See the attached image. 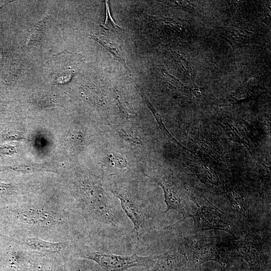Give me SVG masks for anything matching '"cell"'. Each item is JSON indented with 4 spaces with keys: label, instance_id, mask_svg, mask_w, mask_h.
<instances>
[{
    "label": "cell",
    "instance_id": "cell-1",
    "mask_svg": "<svg viewBox=\"0 0 271 271\" xmlns=\"http://www.w3.org/2000/svg\"><path fill=\"white\" fill-rule=\"evenodd\" d=\"M70 257L93 260L105 271H125L137 266L149 269L155 262V256H140L136 252L127 256L106 253L96 250L80 240L72 243Z\"/></svg>",
    "mask_w": 271,
    "mask_h": 271
},
{
    "label": "cell",
    "instance_id": "cell-2",
    "mask_svg": "<svg viewBox=\"0 0 271 271\" xmlns=\"http://www.w3.org/2000/svg\"><path fill=\"white\" fill-rule=\"evenodd\" d=\"M182 244L191 266L196 268L208 261H215L226 266L235 256L232 249L223 247L213 237L198 235L187 239Z\"/></svg>",
    "mask_w": 271,
    "mask_h": 271
},
{
    "label": "cell",
    "instance_id": "cell-3",
    "mask_svg": "<svg viewBox=\"0 0 271 271\" xmlns=\"http://www.w3.org/2000/svg\"><path fill=\"white\" fill-rule=\"evenodd\" d=\"M112 192L119 199L121 208L132 223L133 230L140 238L148 230L151 218L149 206L125 188H116Z\"/></svg>",
    "mask_w": 271,
    "mask_h": 271
},
{
    "label": "cell",
    "instance_id": "cell-4",
    "mask_svg": "<svg viewBox=\"0 0 271 271\" xmlns=\"http://www.w3.org/2000/svg\"><path fill=\"white\" fill-rule=\"evenodd\" d=\"M198 208L196 213L188 217L192 218L197 231L218 229L227 231L234 235L235 228L231 223L221 213L220 210L209 202L193 199Z\"/></svg>",
    "mask_w": 271,
    "mask_h": 271
},
{
    "label": "cell",
    "instance_id": "cell-5",
    "mask_svg": "<svg viewBox=\"0 0 271 271\" xmlns=\"http://www.w3.org/2000/svg\"><path fill=\"white\" fill-rule=\"evenodd\" d=\"M234 245L238 255L248 263L251 271H266L269 258L258 239L252 235H246Z\"/></svg>",
    "mask_w": 271,
    "mask_h": 271
},
{
    "label": "cell",
    "instance_id": "cell-6",
    "mask_svg": "<svg viewBox=\"0 0 271 271\" xmlns=\"http://www.w3.org/2000/svg\"><path fill=\"white\" fill-rule=\"evenodd\" d=\"M80 55L64 51L54 55L47 63L52 79L58 83L66 82L74 75V66L81 60Z\"/></svg>",
    "mask_w": 271,
    "mask_h": 271
},
{
    "label": "cell",
    "instance_id": "cell-7",
    "mask_svg": "<svg viewBox=\"0 0 271 271\" xmlns=\"http://www.w3.org/2000/svg\"><path fill=\"white\" fill-rule=\"evenodd\" d=\"M188 262L182 244L174 245L165 252L155 256L154 265L147 271H182Z\"/></svg>",
    "mask_w": 271,
    "mask_h": 271
},
{
    "label": "cell",
    "instance_id": "cell-8",
    "mask_svg": "<svg viewBox=\"0 0 271 271\" xmlns=\"http://www.w3.org/2000/svg\"><path fill=\"white\" fill-rule=\"evenodd\" d=\"M12 241L19 243L29 250L43 254H61L69 257L72 241L51 242L37 237H25Z\"/></svg>",
    "mask_w": 271,
    "mask_h": 271
},
{
    "label": "cell",
    "instance_id": "cell-9",
    "mask_svg": "<svg viewBox=\"0 0 271 271\" xmlns=\"http://www.w3.org/2000/svg\"><path fill=\"white\" fill-rule=\"evenodd\" d=\"M66 257L61 254H43L34 251L29 271H65Z\"/></svg>",
    "mask_w": 271,
    "mask_h": 271
},
{
    "label": "cell",
    "instance_id": "cell-10",
    "mask_svg": "<svg viewBox=\"0 0 271 271\" xmlns=\"http://www.w3.org/2000/svg\"><path fill=\"white\" fill-rule=\"evenodd\" d=\"M65 271H105L93 260L80 257H68L65 260Z\"/></svg>",
    "mask_w": 271,
    "mask_h": 271
},
{
    "label": "cell",
    "instance_id": "cell-11",
    "mask_svg": "<svg viewBox=\"0 0 271 271\" xmlns=\"http://www.w3.org/2000/svg\"><path fill=\"white\" fill-rule=\"evenodd\" d=\"M90 37L103 46L115 59L122 64L127 66L119 47L115 42H113L104 35H91Z\"/></svg>",
    "mask_w": 271,
    "mask_h": 271
},
{
    "label": "cell",
    "instance_id": "cell-12",
    "mask_svg": "<svg viewBox=\"0 0 271 271\" xmlns=\"http://www.w3.org/2000/svg\"><path fill=\"white\" fill-rule=\"evenodd\" d=\"M11 171L22 173H33L38 172L55 173L56 171L42 165H17L0 167V171Z\"/></svg>",
    "mask_w": 271,
    "mask_h": 271
},
{
    "label": "cell",
    "instance_id": "cell-13",
    "mask_svg": "<svg viewBox=\"0 0 271 271\" xmlns=\"http://www.w3.org/2000/svg\"><path fill=\"white\" fill-rule=\"evenodd\" d=\"M106 18L102 27L107 30L114 31L117 32L118 30H123L119 27L113 21L110 14V9L108 2H106Z\"/></svg>",
    "mask_w": 271,
    "mask_h": 271
},
{
    "label": "cell",
    "instance_id": "cell-14",
    "mask_svg": "<svg viewBox=\"0 0 271 271\" xmlns=\"http://www.w3.org/2000/svg\"><path fill=\"white\" fill-rule=\"evenodd\" d=\"M43 26L44 22L42 21L35 26L30 37L29 45H34L41 40L43 35Z\"/></svg>",
    "mask_w": 271,
    "mask_h": 271
},
{
    "label": "cell",
    "instance_id": "cell-15",
    "mask_svg": "<svg viewBox=\"0 0 271 271\" xmlns=\"http://www.w3.org/2000/svg\"><path fill=\"white\" fill-rule=\"evenodd\" d=\"M116 100L118 106L123 114L129 116L133 114V108L129 103L121 101L118 97H116Z\"/></svg>",
    "mask_w": 271,
    "mask_h": 271
},
{
    "label": "cell",
    "instance_id": "cell-16",
    "mask_svg": "<svg viewBox=\"0 0 271 271\" xmlns=\"http://www.w3.org/2000/svg\"><path fill=\"white\" fill-rule=\"evenodd\" d=\"M111 163H113V165L117 168L122 169L126 166L125 160L118 156H111L109 159Z\"/></svg>",
    "mask_w": 271,
    "mask_h": 271
},
{
    "label": "cell",
    "instance_id": "cell-17",
    "mask_svg": "<svg viewBox=\"0 0 271 271\" xmlns=\"http://www.w3.org/2000/svg\"><path fill=\"white\" fill-rule=\"evenodd\" d=\"M16 152L15 148L11 146H0V153L5 155H13Z\"/></svg>",
    "mask_w": 271,
    "mask_h": 271
},
{
    "label": "cell",
    "instance_id": "cell-18",
    "mask_svg": "<svg viewBox=\"0 0 271 271\" xmlns=\"http://www.w3.org/2000/svg\"><path fill=\"white\" fill-rule=\"evenodd\" d=\"M14 188L15 187L11 184L0 183V194L11 192Z\"/></svg>",
    "mask_w": 271,
    "mask_h": 271
},
{
    "label": "cell",
    "instance_id": "cell-19",
    "mask_svg": "<svg viewBox=\"0 0 271 271\" xmlns=\"http://www.w3.org/2000/svg\"><path fill=\"white\" fill-rule=\"evenodd\" d=\"M121 136L123 137V138L128 139V140L131 141L132 142L136 143H139L140 141L137 138L129 136V134L123 130L120 131Z\"/></svg>",
    "mask_w": 271,
    "mask_h": 271
},
{
    "label": "cell",
    "instance_id": "cell-20",
    "mask_svg": "<svg viewBox=\"0 0 271 271\" xmlns=\"http://www.w3.org/2000/svg\"><path fill=\"white\" fill-rule=\"evenodd\" d=\"M196 267L191 266L189 271H196Z\"/></svg>",
    "mask_w": 271,
    "mask_h": 271
}]
</instances>
